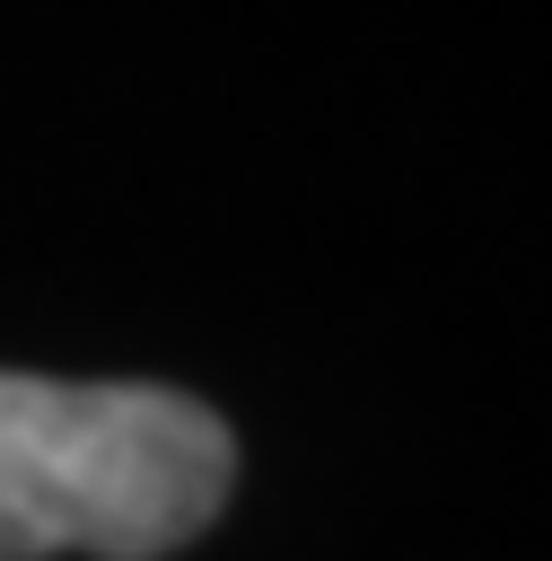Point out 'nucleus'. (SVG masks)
<instances>
[{
  "instance_id": "1",
  "label": "nucleus",
  "mask_w": 552,
  "mask_h": 561,
  "mask_svg": "<svg viewBox=\"0 0 552 561\" xmlns=\"http://www.w3.org/2000/svg\"><path fill=\"white\" fill-rule=\"evenodd\" d=\"M237 482V438L175 386H61L0 368V561H158Z\"/></svg>"
}]
</instances>
